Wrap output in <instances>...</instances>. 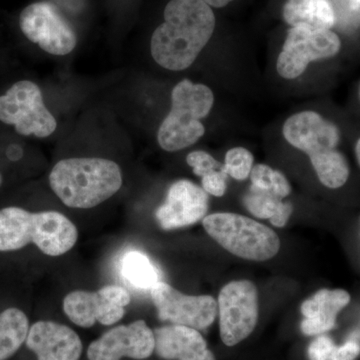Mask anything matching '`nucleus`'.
Instances as JSON below:
<instances>
[{"mask_svg":"<svg viewBox=\"0 0 360 360\" xmlns=\"http://www.w3.org/2000/svg\"><path fill=\"white\" fill-rule=\"evenodd\" d=\"M163 18L151 35V56L165 70H186L214 32L217 20L212 7L202 0H170Z\"/></svg>","mask_w":360,"mask_h":360,"instance_id":"1","label":"nucleus"},{"mask_svg":"<svg viewBox=\"0 0 360 360\" xmlns=\"http://www.w3.org/2000/svg\"><path fill=\"white\" fill-rule=\"evenodd\" d=\"M122 182L120 165L105 158H66L58 161L49 174L51 189L59 200L78 210H89L110 200Z\"/></svg>","mask_w":360,"mask_h":360,"instance_id":"2","label":"nucleus"},{"mask_svg":"<svg viewBox=\"0 0 360 360\" xmlns=\"http://www.w3.org/2000/svg\"><path fill=\"white\" fill-rule=\"evenodd\" d=\"M75 224L63 213L30 212L11 206L0 210V251L20 250L33 243L49 257H60L77 243Z\"/></svg>","mask_w":360,"mask_h":360,"instance_id":"3","label":"nucleus"},{"mask_svg":"<svg viewBox=\"0 0 360 360\" xmlns=\"http://www.w3.org/2000/svg\"><path fill=\"white\" fill-rule=\"evenodd\" d=\"M283 134L293 148L309 156L319 181L328 188L347 184L349 167L345 155L336 149L340 129L315 111H302L284 122Z\"/></svg>","mask_w":360,"mask_h":360,"instance_id":"4","label":"nucleus"},{"mask_svg":"<svg viewBox=\"0 0 360 360\" xmlns=\"http://www.w3.org/2000/svg\"><path fill=\"white\" fill-rule=\"evenodd\" d=\"M214 94L205 84L188 79L179 82L172 92V110L158 131V144L174 153L189 148L205 134L202 118L210 115Z\"/></svg>","mask_w":360,"mask_h":360,"instance_id":"5","label":"nucleus"},{"mask_svg":"<svg viewBox=\"0 0 360 360\" xmlns=\"http://www.w3.org/2000/svg\"><path fill=\"white\" fill-rule=\"evenodd\" d=\"M202 225L225 250L243 259L265 262L281 248V240L271 229L236 213H213L202 219Z\"/></svg>","mask_w":360,"mask_h":360,"instance_id":"6","label":"nucleus"},{"mask_svg":"<svg viewBox=\"0 0 360 360\" xmlns=\"http://www.w3.org/2000/svg\"><path fill=\"white\" fill-rule=\"evenodd\" d=\"M0 122L13 125L23 136L34 135L39 139L49 137L58 127L39 85L30 80L15 82L0 96Z\"/></svg>","mask_w":360,"mask_h":360,"instance_id":"7","label":"nucleus"},{"mask_svg":"<svg viewBox=\"0 0 360 360\" xmlns=\"http://www.w3.org/2000/svg\"><path fill=\"white\" fill-rule=\"evenodd\" d=\"M18 23L26 39L52 56H66L77 46L75 27L51 1L28 4L21 11Z\"/></svg>","mask_w":360,"mask_h":360,"instance_id":"8","label":"nucleus"},{"mask_svg":"<svg viewBox=\"0 0 360 360\" xmlns=\"http://www.w3.org/2000/svg\"><path fill=\"white\" fill-rule=\"evenodd\" d=\"M219 330L222 342L234 347L253 333L258 321L257 286L236 281L224 286L219 295Z\"/></svg>","mask_w":360,"mask_h":360,"instance_id":"9","label":"nucleus"},{"mask_svg":"<svg viewBox=\"0 0 360 360\" xmlns=\"http://www.w3.org/2000/svg\"><path fill=\"white\" fill-rule=\"evenodd\" d=\"M340 47V37L330 30L291 27L277 58V72L285 79H295L304 72L311 61L333 58Z\"/></svg>","mask_w":360,"mask_h":360,"instance_id":"10","label":"nucleus"},{"mask_svg":"<svg viewBox=\"0 0 360 360\" xmlns=\"http://www.w3.org/2000/svg\"><path fill=\"white\" fill-rule=\"evenodd\" d=\"M130 300L129 292L125 288L105 285L97 291H71L63 300V309L75 326L90 328L96 322L112 326L122 321Z\"/></svg>","mask_w":360,"mask_h":360,"instance_id":"11","label":"nucleus"},{"mask_svg":"<svg viewBox=\"0 0 360 360\" xmlns=\"http://www.w3.org/2000/svg\"><path fill=\"white\" fill-rule=\"evenodd\" d=\"M151 300L160 321L205 330L214 322L217 300L212 295H188L158 281L150 290Z\"/></svg>","mask_w":360,"mask_h":360,"instance_id":"12","label":"nucleus"},{"mask_svg":"<svg viewBox=\"0 0 360 360\" xmlns=\"http://www.w3.org/2000/svg\"><path fill=\"white\" fill-rule=\"evenodd\" d=\"M155 333L144 321L116 326L92 341L87 349L89 360H142L155 352Z\"/></svg>","mask_w":360,"mask_h":360,"instance_id":"13","label":"nucleus"},{"mask_svg":"<svg viewBox=\"0 0 360 360\" xmlns=\"http://www.w3.org/2000/svg\"><path fill=\"white\" fill-rule=\"evenodd\" d=\"M208 205L210 198L202 187L191 180H177L168 188L165 203L156 210V220L165 231L191 226L205 219Z\"/></svg>","mask_w":360,"mask_h":360,"instance_id":"14","label":"nucleus"},{"mask_svg":"<svg viewBox=\"0 0 360 360\" xmlns=\"http://www.w3.org/2000/svg\"><path fill=\"white\" fill-rule=\"evenodd\" d=\"M25 343L37 360H79L84 349L79 335L73 329L49 321L33 323Z\"/></svg>","mask_w":360,"mask_h":360,"instance_id":"15","label":"nucleus"},{"mask_svg":"<svg viewBox=\"0 0 360 360\" xmlns=\"http://www.w3.org/2000/svg\"><path fill=\"white\" fill-rule=\"evenodd\" d=\"M155 352L165 360H215L214 354L198 329L170 326L155 328Z\"/></svg>","mask_w":360,"mask_h":360,"instance_id":"16","label":"nucleus"},{"mask_svg":"<svg viewBox=\"0 0 360 360\" xmlns=\"http://www.w3.org/2000/svg\"><path fill=\"white\" fill-rule=\"evenodd\" d=\"M350 302V295L343 290H321L302 305V331L305 335H321L335 328L341 310Z\"/></svg>","mask_w":360,"mask_h":360,"instance_id":"17","label":"nucleus"},{"mask_svg":"<svg viewBox=\"0 0 360 360\" xmlns=\"http://www.w3.org/2000/svg\"><path fill=\"white\" fill-rule=\"evenodd\" d=\"M283 13L291 27L329 30L335 22V11L328 0H288Z\"/></svg>","mask_w":360,"mask_h":360,"instance_id":"18","label":"nucleus"},{"mask_svg":"<svg viewBox=\"0 0 360 360\" xmlns=\"http://www.w3.org/2000/svg\"><path fill=\"white\" fill-rule=\"evenodd\" d=\"M248 212L258 219H269L276 227H283L292 214L293 206L266 189L252 186L243 198Z\"/></svg>","mask_w":360,"mask_h":360,"instance_id":"19","label":"nucleus"},{"mask_svg":"<svg viewBox=\"0 0 360 360\" xmlns=\"http://www.w3.org/2000/svg\"><path fill=\"white\" fill-rule=\"evenodd\" d=\"M30 321L22 310L11 307L0 314V360L11 359L25 342Z\"/></svg>","mask_w":360,"mask_h":360,"instance_id":"20","label":"nucleus"},{"mask_svg":"<svg viewBox=\"0 0 360 360\" xmlns=\"http://www.w3.org/2000/svg\"><path fill=\"white\" fill-rule=\"evenodd\" d=\"M122 271L123 276L139 290H150L160 281L158 269L141 251H129L124 255Z\"/></svg>","mask_w":360,"mask_h":360,"instance_id":"21","label":"nucleus"},{"mask_svg":"<svg viewBox=\"0 0 360 360\" xmlns=\"http://www.w3.org/2000/svg\"><path fill=\"white\" fill-rule=\"evenodd\" d=\"M250 176L252 186L271 191L283 200L291 193L290 182L284 174L269 165L262 163L253 165Z\"/></svg>","mask_w":360,"mask_h":360,"instance_id":"22","label":"nucleus"},{"mask_svg":"<svg viewBox=\"0 0 360 360\" xmlns=\"http://www.w3.org/2000/svg\"><path fill=\"white\" fill-rule=\"evenodd\" d=\"M252 153L243 148L229 149L225 155L224 169L226 174L236 180H245L250 175L253 167Z\"/></svg>","mask_w":360,"mask_h":360,"instance_id":"23","label":"nucleus"},{"mask_svg":"<svg viewBox=\"0 0 360 360\" xmlns=\"http://www.w3.org/2000/svg\"><path fill=\"white\" fill-rule=\"evenodd\" d=\"M186 162L193 168V174L200 177L210 174L213 170L221 169L224 167V165L203 150H196L189 153L186 156Z\"/></svg>","mask_w":360,"mask_h":360,"instance_id":"24","label":"nucleus"},{"mask_svg":"<svg viewBox=\"0 0 360 360\" xmlns=\"http://www.w3.org/2000/svg\"><path fill=\"white\" fill-rule=\"evenodd\" d=\"M227 176L229 174L225 172L224 167L221 169L213 170L210 174L201 177L202 188L207 194L221 198L226 191Z\"/></svg>","mask_w":360,"mask_h":360,"instance_id":"25","label":"nucleus"},{"mask_svg":"<svg viewBox=\"0 0 360 360\" xmlns=\"http://www.w3.org/2000/svg\"><path fill=\"white\" fill-rule=\"evenodd\" d=\"M336 345L330 338L326 335H319L309 347L310 360H328Z\"/></svg>","mask_w":360,"mask_h":360,"instance_id":"26","label":"nucleus"},{"mask_svg":"<svg viewBox=\"0 0 360 360\" xmlns=\"http://www.w3.org/2000/svg\"><path fill=\"white\" fill-rule=\"evenodd\" d=\"M360 354V345L355 340H348L341 347H335L328 360H355Z\"/></svg>","mask_w":360,"mask_h":360,"instance_id":"27","label":"nucleus"},{"mask_svg":"<svg viewBox=\"0 0 360 360\" xmlns=\"http://www.w3.org/2000/svg\"><path fill=\"white\" fill-rule=\"evenodd\" d=\"M207 6L210 7H215V8H221V7L226 6L227 4H231L234 0H202Z\"/></svg>","mask_w":360,"mask_h":360,"instance_id":"28","label":"nucleus"},{"mask_svg":"<svg viewBox=\"0 0 360 360\" xmlns=\"http://www.w3.org/2000/svg\"><path fill=\"white\" fill-rule=\"evenodd\" d=\"M355 155H356L357 161L360 165V139L357 141L356 146H355Z\"/></svg>","mask_w":360,"mask_h":360,"instance_id":"29","label":"nucleus"},{"mask_svg":"<svg viewBox=\"0 0 360 360\" xmlns=\"http://www.w3.org/2000/svg\"><path fill=\"white\" fill-rule=\"evenodd\" d=\"M352 2H354V6L355 7L360 6V0H352Z\"/></svg>","mask_w":360,"mask_h":360,"instance_id":"30","label":"nucleus"},{"mask_svg":"<svg viewBox=\"0 0 360 360\" xmlns=\"http://www.w3.org/2000/svg\"><path fill=\"white\" fill-rule=\"evenodd\" d=\"M2 184V176L1 174H0V186H1Z\"/></svg>","mask_w":360,"mask_h":360,"instance_id":"31","label":"nucleus"},{"mask_svg":"<svg viewBox=\"0 0 360 360\" xmlns=\"http://www.w3.org/2000/svg\"><path fill=\"white\" fill-rule=\"evenodd\" d=\"M359 97H360V87H359Z\"/></svg>","mask_w":360,"mask_h":360,"instance_id":"32","label":"nucleus"}]
</instances>
